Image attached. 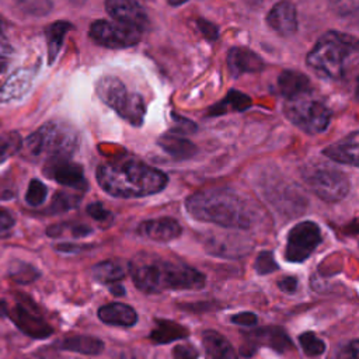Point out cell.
I'll return each mask as SVG.
<instances>
[{"mask_svg": "<svg viewBox=\"0 0 359 359\" xmlns=\"http://www.w3.org/2000/svg\"><path fill=\"white\" fill-rule=\"evenodd\" d=\"M95 91L100 100L112 108L122 119L133 126H140L146 114V104L143 98L126 88V86L115 76H102L97 84Z\"/></svg>", "mask_w": 359, "mask_h": 359, "instance_id": "cell-6", "label": "cell"}, {"mask_svg": "<svg viewBox=\"0 0 359 359\" xmlns=\"http://www.w3.org/2000/svg\"><path fill=\"white\" fill-rule=\"evenodd\" d=\"M105 10L116 22L132 27L140 32L149 28V17L135 0H105Z\"/></svg>", "mask_w": 359, "mask_h": 359, "instance_id": "cell-14", "label": "cell"}, {"mask_svg": "<svg viewBox=\"0 0 359 359\" xmlns=\"http://www.w3.org/2000/svg\"><path fill=\"white\" fill-rule=\"evenodd\" d=\"M129 271V262H123L121 259H107L95 264L91 268V276L104 285H115L119 283L121 279L126 276Z\"/></svg>", "mask_w": 359, "mask_h": 359, "instance_id": "cell-23", "label": "cell"}, {"mask_svg": "<svg viewBox=\"0 0 359 359\" xmlns=\"http://www.w3.org/2000/svg\"><path fill=\"white\" fill-rule=\"evenodd\" d=\"M88 35L97 45L109 49H122L133 46L142 38L140 31L125 24L116 21L112 22L107 20L94 21L90 25Z\"/></svg>", "mask_w": 359, "mask_h": 359, "instance_id": "cell-11", "label": "cell"}, {"mask_svg": "<svg viewBox=\"0 0 359 359\" xmlns=\"http://www.w3.org/2000/svg\"><path fill=\"white\" fill-rule=\"evenodd\" d=\"M139 236H143L153 241L167 243L181 236L182 227L172 217H158L142 222L136 229Z\"/></svg>", "mask_w": 359, "mask_h": 359, "instance_id": "cell-15", "label": "cell"}, {"mask_svg": "<svg viewBox=\"0 0 359 359\" xmlns=\"http://www.w3.org/2000/svg\"><path fill=\"white\" fill-rule=\"evenodd\" d=\"M244 342L241 345V355L243 356H252L254 352L258 349L259 345H266L276 351L278 353H285L293 349V342L287 337V334L283 331V328L271 325L265 328H258L250 332L243 334Z\"/></svg>", "mask_w": 359, "mask_h": 359, "instance_id": "cell-12", "label": "cell"}, {"mask_svg": "<svg viewBox=\"0 0 359 359\" xmlns=\"http://www.w3.org/2000/svg\"><path fill=\"white\" fill-rule=\"evenodd\" d=\"M15 3L22 13L35 17L45 15L52 8L50 0H15Z\"/></svg>", "mask_w": 359, "mask_h": 359, "instance_id": "cell-35", "label": "cell"}, {"mask_svg": "<svg viewBox=\"0 0 359 359\" xmlns=\"http://www.w3.org/2000/svg\"><path fill=\"white\" fill-rule=\"evenodd\" d=\"M266 24L279 35L290 36L297 31L296 7L289 0L276 3L266 15Z\"/></svg>", "mask_w": 359, "mask_h": 359, "instance_id": "cell-16", "label": "cell"}, {"mask_svg": "<svg viewBox=\"0 0 359 359\" xmlns=\"http://www.w3.org/2000/svg\"><path fill=\"white\" fill-rule=\"evenodd\" d=\"M98 185L116 198H142L163 191L167 175L135 156H121L98 165Z\"/></svg>", "mask_w": 359, "mask_h": 359, "instance_id": "cell-1", "label": "cell"}, {"mask_svg": "<svg viewBox=\"0 0 359 359\" xmlns=\"http://www.w3.org/2000/svg\"><path fill=\"white\" fill-rule=\"evenodd\" d=\"M332 11L338 15H353L358 11V0H328Z\"/></svg>", "mask_w": 359, "mask_h": 359, "instance_id": "cell-38", "label": "cell"}, {"mask_svg": "<svg viewBox=\"0 0 359 359\" xmlns=\"http://www.w3.org/2000/svg\"><path fill=\"white\" fill-rule=\"evenodd\" d=\"M13 53V46L11 43L8 42L7 36L4 35L1 27H0V55H11Z\"/></svg>", "mask_w": 359, "mask_h": 359, "instance_id": "cell-46", "label": "cell"}, {"mask_svg": "<svg viewBox=\"0 0 359 359\" xmlns=\"http://www.w3.org/2000/svg\"><path fill=\"white\" fill-rule=\"evenodd\" d=\"M198 27L206 39L215 41L217 38V27L215 24H212L206 20H198Z\"/></svg>", "mask_w": 359, "mask_h": 359, "instance_id": "cell-45", "label": "cell"}, {"mask_svg": "<svg viewBox=\"0 0 359 359\" xmlns=\"http://www.w3.org/2000/svg\"><path fill=\"white\" fill-rule=\"evenodd\" d=\"M185 206L195 220L230 229L245 230L257 220L248 203L227 188L199 191L187 199Z\"/></svg>", "mask_w": 359, "mask_h": 359, "instance_id": "cell-3", "label": "cell"}, {"mask_svg": "<svg viewBox=\"0 0 359 359\" xmlns=\"http://www.w3.org/2000/svg\"><path fill=\"white\" fill-rule=\"evenodd\" d=\"M309 188L325 202H338L349 192L348 177L332 167H314L304 174Z\"/></svg>", "mask_w": 359, "mask_h": 359, "instance_id": "cell-8", "label": "cell"}, {"mask_svg": "<svg viewBox=\"0 0 359 359\" xmlns=\"http://www.w3.org/2000/svg\"><path fill=\"white\" fill-rule=\"evenodd\" d=\"M22 149V137L17 130L0 133V164Z\"/></svg>", "mask_w": 359, "mask_h": 359, "instance_id": "cell-30", "label": "cell"}, {"mask_svg": "<svg viewBox=\"0 0 359 359\" xmlns=\"http://www.w3.org/2000/svg\"><path fill=\"white\" fill-rule=\"evenodd\" d=\"M80 196L73 195V194H66V192H57L55 194L52 203L49 206L50 213H60L69 209H73L79 205Z\"/></svg>", "mask_w": 359, "mask_h": 359, "instance_id": "cell-36", "label": "cell"}, {"mask_svg": "<svg viewBox=\"0 0 359 359\" xmlns=\"http://www.w3.org/2000/svg\"><path fill=\"white\" fill-rule=\"evenodd\" d=\"M172 358L174 359H198L199 352L192 345H177L172 348Z\"/></svg>", "mask_w": 359, "mask_h": 359, "instance_id": "cell-41", "label": "cell"}, {"mask_svg": "<svg viewBox=\"0 0 359 359\" xmlns=\"http://www.w3.org/2000/svg\"><path fill=\"white\" fill-rule=\"evenodd\" d=\"M129 272L135 286L144 293L196 290L205 286V275L194 266L150 254H140L130 261Z\"/></svg>", "mask_w": 359, "mask_h": 359, "instance_id": "cell-2", "label": "cell"}, {"mask_svg": "<svg viewBox=\"0 0 359 359\" xmlns=\"http://www.w3.org/2000/svg\"><path fill=\"white\" fill-rule=\"evenodd\" d=\"M278 90L286 98L292 100L310 93V80L306 74L294 70H283L278 77Z\"/></svg>", "mask_w": 359, "mask_h": 359, "instance_id": "cell-21", "label": "cell"}, {"mask_svg": "<svg viewBox=\"0 0 359 359\" xmlns=\"http://www.w3.org/2000/svg\"><path fill=\"white\" fill-rule=\"evenodd\" d=\"M109 289H111V293H114V294H116V296H122V294H125V289H123L119 283L111 285V286H109Z\"/></svg>", "mask_w": 359, "mask_h": 359, "instance_id": "cell-48", "label": "cell"}, {"mask_svg": "<svg viewBox=\"0 0 359 359\" xmlns=\"http://www.w3.org/2000/svg\"><path fill=\"white\" fill-rule=\"evenodd\" d=\"M323 241L321 230L317 223L306 220L294 224L286 238L285 259L287 262H304Z\"/></svg>", "mask_w": 359, "mask_h": 359, "instance_id": "cell-10", "label": "cell"}, {"mask_svg": "<svg viewBox=\"0 0 359 359\" xmlns=\"http://www.w3.org/2000/svg\"><path fill=\"white\" fill-rule=\"evenodd\" d=\"M28 156L50 158H72L77 146L79 135L73 126L63 121H49L31 133L22 142Z\"/></svg>", "mask_w": 359, "mask_h": 359, "instance_id": "cell-5", "label": "cell"}, {"mask_svg": "<svg viewBox=\"0 0 359 359\" xmlns=\"http://www.w3.org/2000/svg\"><path fill=\"white\" fill-rule=\"evenodd\" d=\"M73 28V25L67 21H55L45 28L46 38V49H48V63L52 65L57 57L60 48L63 45V39L66 34Z\"/></svg>", "mask_w": 359, "mask_h": 359, "instance_id": "cell-26", "label": "cell"}, {"mask_svg": "<svg viewBox=\"0 0 359 359\" xmlns=\"http://www.w3.org/2000/svg\"><path fill=\"white\" fill-rule=\"evenodd\" d=\"M251 107V98L240 91H229L227 95L217 104L212 105L209 108V115L217 116L223 115L227 112H234V111H244Z\"/></svg>", "mask_w": 359, "mask_h": 359, "instance_id": "cell-29", "label": "cell"}, {"mask_svg": "<svg viewBox=\"0 0 359 359\" xmlns=\"http://www.w3.org/2000/svg\"><path fill=\"white\" fill-rule=\"evenodd\" d=\"M227 66L230 73L234 77H238L244 73H257L261 72L265 66L264 60L259 55L252 52L251 49L236 46L229 50L227 55Z\"/></svg>", "mask_w": 359, "mask_h": 359, "instance_id": "cell-18", "label": "cell"}, {"mask_svg": "<svg viewBox=\"0 0 359 359\" xmlns=\"http://www.w3.org/2000/svg\"><path fill=\"white\" fill-rule=\"evenodd\" d=\"M299 342L307 356H320L325 351V344L314 332H303L299 335Z\"/></svg>", "mask_w": 359, "mask_h": 359, "instance_id": "cell-33", "label": "cell"}, {"mask_svg": "<svg viewBox=\"0 0 359 359\" xmlns=\"http://www.w3.org/2000/svg\"><path fill=\"white\" fill-rule=\"evenodd\" d=\"M59 346L60 349L81 355H98L104 349V342L91 335H73L60 341Z\"/></svg>", "mask_w": 359, "mask_h": 359, "instance_id": "cell-27", "label": "cell"}, {"mask_svg": "<svg viewBox=\"0 0 359 359\" xmlns=\"http://www.w3.org/2000/svg\"><path fill=\"white\" fill-rule=\"evenodd\" d=\"M309 94L310 93L286 100L283 112L294 126L309 135H317L327 129L331 119V112L325 104Z\"/></svg>", "mask_w": 359, "mask_h": 359, "instance_id": "cell-7", "label": "cell"}, {"mask_svg": "<svg viewBox=\"0 0 359 359\" xmlns=\"http://www.w3.org/2000/svg\"><path fill=\"white\" fill-rule=\"evenodd\" d=\"M188 335V330L178 323L170 320H156V327L150 332V339L154 344H168L175 339L185 338Z\"/></svg>", "mask_w": 359, "mask_h": 359, "instance_id": "cell-28", "label": "cell"}, {"mask_svg": "<svg viewBox=\"0 0 359 359\" xmlns=\"http://www.w3.org/2000/svg\"><path fill=\"white\" fill-rule=\"evenodd\" d=\"M334 359H359V342L358 339H352L335 353Z\"/></svg>", "mask_w": 359, "mask_h": 359, "instance_id": "cell-40", "label": "cell"}, {"mask_svg": "<svg viewBox=\"0 0 359 359\" xmlns=\"http://www.w3.org/2000/svg\"><path fill=\"white\" fill-rule=\"evenodd\" d=\"M202 344L210 359H238L227 338L215 330H206L202 332Z\"/></svg>", "mask_w": 359, "mask_h": 359, "instance_id": "cell-22", "label": "cell"}, {"mask_svg": "<svg viewBox=\"0 0 359 359\" xmlns=\"http://www.w3.org/2000/svg\"><path fill=\"white\" fill-rule=\"evenodd\" d=\"M278 286H279V289H280L282 292L292 294V293H294V292L297 290L299 280H297V278H296V276H292V275H289V276H283V278H280V279H279Z\"/></svg>", "mask_w": 359, "mask_h": 359, "instance_id": "cell-44", "label": "cell"}, {"mask_svg": "<svg viewBox=\"0 0 359 359\" xmlns=\"http://www.w3.org/2000/svg\"><path fill=\"white\" fill-rule=\"evenodd\" d=\"M0 316L8 317L21 332L31 338H46L53 332L34 303L17 302L10 307L4 300H0Z\"/></svg>", "mask_w": 359, "mask_h": 359, "instance_id": "cell-9", "label": "cell"}, {"mask_svg": "<svg viewBox=\"0 0 359 359\" xmlns=\"http://www.w3.org/2000/svg\"><path fill=\"white\" fill-rule=\"evenodd\" d=\"M230 321L233 324H237V325H243V327H252L258 323V317L251 313V311H241V313H237V314H233L230 317Z\"/></svg>", "mask_w": 359, "mask_h": 359, "instance_id": "cell-42", "label": "cell"}, {"mask_svg": "<svg viewBox=\"0 0 359 359\" xmlns=\"http://www.w3.org/2000/svg\"><path fill=\"white\" fill-rule=\"evenodd\" d=\"M66 231L70 233L72 237H86L91 233V227L81 224V223H74V224H67V223H59L48 227L46 234L49 237H60Z\"/></svg>", "mask_w": 359, "mask_h": 359, "instance_id": "cell-31", "label": "cell"}, {"mask_svg": "<svg viewBox=\"0 0 359 359\" xmlns=\"http://www.w3.org/2000/svg\"><path fill=\"white\" fill-rule=\"evenodd\" d=\"M206 248H209L212 254H217L223 257H241L251 250L247 240L241 237H234L230 234L219 238L212 237L206 243Z\"/></svg>", "mask_w": 359, "mask_h": 359, "instance_id": "cell-24", "label": "cell"}, {"mask_svg": "<svg viewBox=\"0 0 359 359\" xmlns=\"http://www.w3.org/2000/svg\"><path fill=\"white\" fill-rule=\"evenodd\" d=\"M356 56L358 41L355 36L328 31L320 36L309 52L307 65L321 77L338 80L346 76Z\"/></svg>", "mask_w": 359, "mask_h": 359, "instance_id": "cell-4", "label": "cell"}, {"mask_svg": "<svg viewBox=\"0 0 359 359\" xmlns=\"http://www.w3.org/2000/svg\"><path fill=\"white\" fill-rule=\"evenodd\" d=\"M43 175L56 181L60 185L86 191L87 181L80 164L72 161V158H50L43 164Z\"/></svg>", "mask_w": 359, "mask_h": 359, "instance_id": "cell-13", "label": "cell"}, {"mask_svg": "<svg viewBox=\"0 0 359 359\" xmlns=\"http://www.w3.org/2000/svg\"><path fill=\"white\" fill-rule=\"evenodd\" d=\"M87 245H79V244H57L56 250L60 252H66V254H72V252H79L83 248H86Z\"/></svg>", "mask_w": 359, "mask_h": 359, "instance_id": "cell-47", "label": "cell"}, {"mask_svg": "<svg viewBox=\"0 0 359 359\" xmlns=\"http://www.w3.org/2000/svg\"><path fill=\"white\" fill-rule=\"evenodd\" d=\"M87 213H88L94 220H98V222H104V220H107V219L111 216V213H109V212L104 208V205L100 203V202L90 203V205L87 206Z\"/></svg>", "mask_w": 359, "mask_h": 359, "instance_id": "cell-43", "label": "cell"}, {"mask_svg": "<svg viewBox=\"0 0 359 359\" xmlns=\"http://www.w3.org/2000/svg\"><path fill=\"white\" fill-rule=\"evenodd\" d=\"M36 74V66H25L17 69L0 86V104L21 98L31 87Z\"/></svg>", "mask_w": 359, "mask_h": 359, "instance_id": "cell-17", "label": "cell"}, {"mask_svg": "<svg viewBox=\"0 0 359 359\" xmlns=\"http://www.w3.org/2000/svg\"><path fill=\"white\" fill-rule=\"evenodd\" d=\"M14 226H15L14 216L7 209L0 206V238L8 237L13 233Z\"/></svg>", "mask_w": 359, "mask_h": 359, "instance_id": "cell-39", "label": "cell"}, {"mask_svg": "<svg viewBox=\"0 0 359 359\" xmlns=\"http://www.w3.org/2000/svg\"><path fill=\"white\" fill-rule=\"evenodd\" d=\"M358 146H359V133H358V130H353L346 137H344L341 142L325 147L323 153H324V156H327L328 158H331L337 163L349 164V165L356 167L358 165Z\"/></svg>", "mask_w": 359, "mask_h": 359, "instance_id": "cell-20", "label": "cell"}, {"mask_svg": "<svg viewBox=\"0 0 359 359\" xmlns=\"http://www.w3.org/2000/svg\"><path fill=\"white\" fill-rule=\"evenodd\" d=\"M157 143H158V146H160L167 154H170L171 157L178 158V160L189 158V157H192V156L196 153V150H198L196 146H195L191 140H188V139L180 136V133H177V132L165 133V135L160 136L158 140H157Z\"/></svg>", "mask_w": 359, "mask_h": 359, "instance_id": "cell-25", "label": "cell"}, {"mask_svg": "<svg viewBox=\"0 0 359 359\" xmlns=\"http://www.w3.org/2000/svg\"><path fill=\"white\" fill-rule=\"evenodd\" d=\"M254 268L257 273L259 275H266L271 272H275L278 269V264L273 258V254L271 251H261L258 257L255 258Z\"/></svg>", "mask_w": 359, "mask_h": 359, "instance_id": "cell-37", "label": "cell"}, {"mask_svg": "<svg viewBox=\"0 0 359 359\" xmlns=\"http://www.w3.org/2000/svg\"><path fill=\"white\" fill-rule=\"evenodd\" d=\"M7 66H8L7 59L3 55H0V73H4L7 70Z\"/></svg>", "mask_w": 359, "mask_h": 359, "instance_id": "cell-49", "label": "cell"}, {"mask_svg": "<svg viewBox=\"0 0 359 359\" xmlns=\"http://www.w3.org/2000/svg\"><path fill=\"white\" fill-rule=\"evenodd\" d=\"M98 318L108 325L129 328L136 324L137 313L125 303L114 302L98 309Z\"/></svg>", "mask_w": 359, "mask_h": 359, "instance_id": "cell-19", "label": "cell"}, {"mask_svg": "<svg viewBox=\"0 0 359 359\" xmlns=\"http://www.w3.org/2000/svg\"><path fill=\"white\" fill-rule=\"evenodd\" d=\"M46 195H48V188L39 180H31L25 192V202L29 206L36 208L45 202Z\"/></svg>", "mask_w": 359, "mask_h": 359, "instance_id": "cell-34", "label": "cell"}, {"mask_svg": "<svg viewBox=\"0 0 359 359\" xmlns=\"http://www.w3.org/2000/svg\"><path fill=\"white\" fill-rule=\"evenodd\" d=\"M10 276L18 283H31L39 276V272L29 264L15 261L10 266Z\"/></svg>", "mask_w": 359, "mask_h": 359, "instance_id": "cell-32", "label": "cell"}, {"mask_svg": "<svg viewBox=\"0 0 359 359\" xmlns=\"http://www.w3.org/2000/svg\"><path fill=\"white\" fill-rule=\"evenodd\" d=\"M171 6H180V4H184L185 1H188V0H167Z\"/></svg>", "mask_w": 359, "mask_h": 359, "instance_id": "cell-50", "label": "cell"}]
</instances>
